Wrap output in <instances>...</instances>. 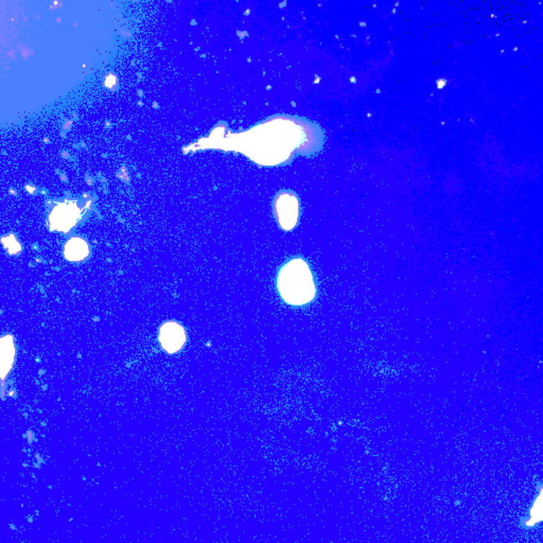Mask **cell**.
Segmentation results:
<instances>
[{
  "instance_id": "obj_2",
  "label": "cell",
  "mask_w": 543,
  "mask_h": 543,
  "mask_svg": "<svg viewBox=\"0 0 543 543\" xmlns=\"http://www.w3.org/2000/svg\"><path fill=\"white\" fill-rule=\"evenodd\" d=\"M273 210L277 222L282 230H291L295 228L298 220V199L292 191L282 190L276 194Z\"/></svg>"
},
{
  "instance_id": "obj_7",
  "label": "cell",
  "mask_w": 543,
  "mask_h": 543,
  "mask_svg": "<svg viewBox=\"0 0 543 543\" xmlns=\"http://www.w3.org/2000/svg\"><path fill=\"white\" fill-rule=\"evenodd\" d=\"M531 520H532V523H537L543 520V491L540 493V496L538 497L536 502L534 503L532 514H531Z\"/></svg>"
},
{
  "instance_id": "obj_4",
  "label": "cell",
  "mask_w": 543,
  "mask_h": 543,
  "mask_svg": "<svg viewBox=\"0 0 543 543\" xmlns=\"http://www.w3.org/2000/svg\"><path fill=\"white\" fill-rule=\"evenodd\" d=\"M53 216V228L59 230H68L77 220V210L71 207H57Z\"/></svg>"
},
{
  "instance_id": "obj_1",
  "label": "cell",
  "mask_w": 543,
  "mask_h": 543,
  "mask_svg": "<svg viewBox=\"0 0 543 543\" xmlns=\"http://www.w3.org/2000/svg\"><path fill=\"white\" fill-rule=\"evenodd\" d=\"M276 286L282 300L293 307L308 305L317 294L311 268L302 257L292 258L282 264L278 270Z\"/></svg>"
},
{
  "instance_id": "obj_5",
  "label": "cell",
  "mask_w": 543,
  "mask_h": 543,
  "mask_svg": "<svg viewBox=\"0 0 543 543\" xmlns=\"http://www.w3.org/2000/svg\"><path fill=\"white\" fill-rule=\"evenodd\" d=\"M89 248L82 239L73 238L65 246V257L71 261H81L89 256Z\"/></svg>"
},
{
  "instance_id": "obj_3",
  "label": "cell",
  "mask_w": 543,
  "mask_h": 543,
  "mask_svg": "<svg viewBox=\"0 0 543 543\" xmlns=\"http://www.w3.org/2000/svg\"><path fill=\"white\" fill-rule=\"evenodd\" d=\"M186 340L184 328L175 322H168L159 329V342L167 353H178L186 343Z\"/></svg>"
},
{
  "instance_id": "obj_6",
  "label": "cell",
  "mask_w": 543,
  "mask_h": 543,
  "mask_svg": "<svg viewBox=\"0 0 543 543\" xmlns=\"http://www.w3.org/2000/svg\"><path fill=\"white\" fill-rule=\"evenodd\" d=\"M1 342H3V345H1V351H3V355H1V361H3V378H5L6 374L10 371L12 363H13L14 346L12 339L10 340V342L6 343V339L3 338V341Z\"/></svg>"
}]
</instances>
